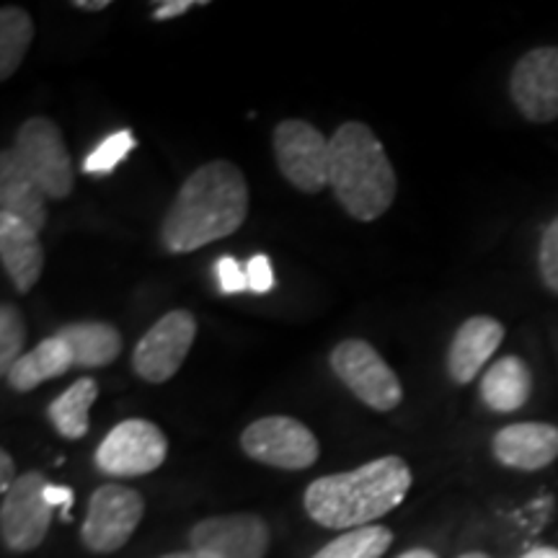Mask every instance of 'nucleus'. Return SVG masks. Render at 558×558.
Instances as JSON below:
<instances>
[{"label": "nucleus", "mask_w": 558, "mask_h": 558, "mask_svg": "<svg viewBox=\"0 0 558 558\" xmlns=\"http://www.w3.org/2000/svg\"><path fill=\"white\" fill-rule=\"evenodd\" d=\"M0 262L19 295L32 292L45 269V248L37 230L3 213H0Z\"/></svg>", "instance_id": "nucleus-16"}, {"label": "nucleus", "mask_w": 558, "mask_h": 558, "mask_svg": "<svg viewBox=\"0 0 558 558\" xmlns=\"http://www.w3.org/2000/svg\"><path fill=\"white\" fill-rule=\"evenodd\" d=\"M530 390H533L530 369L514 354L494 362L486 369L484 378H481V401L486 403V409L497 411V414H512V411L525 407Z\"/></svg>", "instance_id": "nucleus-18"}, {"label": "nucleus", "mask_w": 558, "mask_h": 558, "mask_svg": "<svg viewBox=\"0 0 558 558\" xmlns=\"http://www.w3.org/2000/svg\"><path fill=\"white\" fill-rule=\"evenodd\" d=\"M197 339V318L190 311H171L160 316L132 352V369L145 383H169L184 365Z\"/></svg>", "instance_id": "nucleus-11"}, {"label": "nucleus", "mask_w": 558, "mask_h": 558, "mask_svg": "<svg viewBox=\"0 0 558 558\" xmlns=\"http://www.w3.org/2000/svg\"><path fill=\"white\" fill-rule=\"evenodd\" d=\"M458 558H492L488 554H484V550H469V554L458 556Z\"/></svg>", "instance_id": "nucleus-36"}, {"label": "nucleus", "mask_w": 558, "mask_h": 558, "mask_svg": "<svg viewBox=\"0 0 558 558\" xmlns=\"http://www.w3.org/2000/svg\"><path fill=\"white\" fill-rule=\"evenodd\" d=\"M50 481L45 473L29 471L19 476L0 505V538L11 554H29L45 543L52 525V501L47 497Z\"/></svg>", "instance_id": "nucleus-6"}, {"label": "nucleus", "mask_w": 558, "mask_h": 558, "mask_svg": "<svg viewBox=\"0 0 558 558\" xmlns=\"http://www.w3.org/2000/svg\"><path fill=\"white\" fill-rule=\"evenodd\" d=\"M0 213L26 222L37 233L47 226L45 192L19 169L11 150H3L0 156Z\"/></svg>", "instance_id": "nucleus-17"}, {"label": "nucleus", "mask_w": 558, "mask_h": 558, "mask_svg": "<svg viewBox=\"0 0 558 558\" xmlns=\"http://www.w3.org/2000/svg\"><path fill=\"white\" fill-rule=\"evenodd\" d=\"M241 450L256 463L279 471H305L320 456L318 437L292 416H264L241 435Z\"/></svg>", "instance_id": "nucleus-9"}, {"label": "nucleus", "mask_w": 558, "mask_h": 558, "mask_svg": "<svg viewBox=\"0 0 558 558\" xmlns=\"http://www.w3.org/2000/svg\"><path fill=\"white\" fill-rule=\"evenodd\" d=\"M75 9L78 11H88V13H94V11H104V9H109V0H75Z\"/></svg>", "instance_id": "nucleus-32"}, {"label": "nucleus", "mask_w": 558, "mask_h": 558, "mask_svg": "<svg viewBox=\"0 0 558 558\" xmlns=\"http://www.w3.org/2000/svg\"><path fill=\"white\" fill-rule=\"evenodd\" d=\"M58 337L73 352L75 367H107L122 354V333L104 320H75L62 326Z\"/></svg>", "instance_id": "nucleus-20"}, {"label": "nucleus", "mask_w": 558, "mask_h": 558, "mask_svg": "<svg viewBox=\"0 0 558 558\" xmlns=\"http://www.w3.org/2000/svg\"><path fill=\"white\" fill-rule=\"evenodd\" d=\"M47 497H50L52 507L54 509H62V518H70V507H73V492H70L68 486H58V484H50V488H47Z\"/></svg>", "instance_id": "nucleus-30"}, {"label": "nucleus", "mask_w": 558, "mask_h": 558, "mask_svg": "<svg viewBox=\"0 0 558 558\" xmlns=\"http://www.w3.org/2000/svg\"><path fill=\"white\" fill-rule=\"evenodd\" d=\"M215 271H218L222 295H239V292L248 290L246 267H241L239 259H233V256H220Z\"/></svg>", "instance_id": "nucleus-27"}, {"label": "nucleus", "mask_w": 558, "mask_h": 558, "mask_svg": "<svg viewBox=\"0 0 558 558\" xmlns=\"http://www.w3.org/2000/svg\"><path fill=\"white\" fill-rule=\"evenodd\" d=\"M390 543H393L390 527L367 525L341 533L339 538H333L324 548L316 550L313 558H383Z\"/></svg>", "instance_id": "nucleus-23"}, {"label": "nucleus", "mask_w": 558, "mask_h": 558, "mask_svg": "<svg viewBox=\"0 0 558 558\" xmlns=\"http://www.w3.org/2000/svg\"><path fill=\"white\" fill-rule=\"evenodd\" d=\"M411 469L399 456L369 460L365 465L320 476L305 488V512L320 527L357 530L403 505L411 488Z\"/></svg>", "instance_id": "nucleus-2"}, {"label": "nucleus", "mask_w": 558, "mask_h": 558, "mask_svg": "<svg viewBox=\"0 0 558 558\" xmlns=\"http://www.w3.org/2000/svg\"><path fill=\"white\" fill-rule=\"evenodd\" d=\"M26 344V324L16 305H0V373H11V367L24 357Z\"/></svg>", "instance_id": "nucleus-25"}, {"label": "nucleus", "mask_w": 558, "mask_h": 558, "mask_svg": "<svg viewBox=\"0 0 558 558\" xmlns=\"http://www.w3.org/2000/svg\"><path fill=\"white\" fill-rule=\"evenodd\" d=\"M11 158L45 192L47 199H65L75 186L73 163L65 137L47 117H32L21 124L11 145Z\"/></svg>", "instance_id": "nucleus-4"}, {"label": "nucleus", "mask_w": 558, "mask_h": 558, "mask_svg": "<svg viewBox=\"0 0 558 558\" xmlns=\"http://www.w3.org/2000/svg\"><path fill=\"white\" fill-rule=\"evenodd\" d=\"M169 456V439L148 418H124L101 439L96 469L114 478H137L158 471Z\"/></svg>", "instance_id": "nucleus-10"}, {"label": "nucleus", "mask_w": 558, "mask_h": 558, "mask_svg": "<svg viewBox=\"0 0 558 558\" xmlns=\"http://www.w3.org/2000/svg\"><path fill=\"white\" fill-rule=\"evenodd\" d=\"M160 558H207V556L197 554V550H173V554H166Z\"/></svg>", "instance_id": "nucleus-35"}, {"label": "nucleus", "mask_w": 558, "mask_h": 558, "mask_svg": "<svg viewBox=\"0 0 558 558\" xmlns=\"http://www.w3.org/2000/svg\"><path fill=\"white\" fill-rule=\"evenodd\" d=\"M194 5H207V3H197V0H163V3H158L156 11H153V19L169 21V19L184 16V13H190Z\"/></svg>", "instance_id": "nucleus-29"}, {"label": "nucleus", "mask_w": 558, "mask_h": 558, "mask_svg": "<svg viewBox=\"0 0 558 558\" xmlns=\"http://www.w3.org/2000/svg\"><path fill=\"white\" fill-rule=\"evenodd\" d=\"M492 452L505 469L543 471L558 458V427L548 422L507 424L494 435Z\"/></svg>", "instance_id": "nucleus-14"}, {"label": "nucleus", "mask_w": 558, "mask_h": 558, "mask_svg": "<svg viewBox=\"0 0 558 558\" xmlns=\"http://www.w3.org/2000/svg\"><path fill=\"white\" fill-rule=\"evenodd\" d=\"M399 558H439V556L429 548H411V550H407V554H401Z\"/></svg>", "instance_id": "nucleus-34"}, {"label": "nucleus", "mask_w": 558, "mask_h": 558, "mask_svg": "<svg viewBox=\"0 0 558 558\" xmlns=\"http://www.w3.org/2000/svg\"><path fill=\"white\" fill-rule=\"evenodd\" d=\"M19 476H16V463H13L11 452L3 450L0 452V492H9V488L16 484Z\"/></svg>", "instance_id": "nucleus-31"}, {"label": "nucleus", "mask_w": 558, "mask_h": 558, "mask_svg": "<svg viewBox=\"0 0 558 558\" xmlns=\"http://www.w3.org/2000/svg\"><path fill=\"white\" fill-rule=\"evenodd\" d=\"M246 279H248V290L256 292V295H264V292L275 288V271H271L269 256L264 254L251 256L246 264Z\"/></svg>", "instance_id": "nucleus-28"}, {"label": "nucleus", "mask_w": 558, "mask_h": 558, "mask_svg": "<svg viewBox=\"0 0 558 558\" xmlns=\"http://www.w3.org/2000/svg\"><path fill=\"white\" fill-rule=\"evenodd\" d=\"M135 145L137 140L130 130L111 132L109 137H104L101 143L88 153L86 160H83V171L90 173V177H107V173L114 171L117 166L130 156Z\"/></svg>", "instance_id": "nucleus-24"}, {"label": "nucleus", "mask_w": 558, "mask_h": 558, "mask_svg": "<svg viewBox=\"0 0 558 558\" xmlns=\"http://www.w3.org/2000/svg\"><path fill=\"white\" fill-rule=\"evenodd\" d=\"M538 267H541L543 284L558 295V218L550 220L546 230H543L541 251H538Z\"/></svg>", "instance_id": "nucleus-26"}, {"label": "nucleus", "mask_w": 558, "mask_h": 558, "mask_svg": "<svg viewBox=\"0 0 558 558\" xmlns=\"http://www.w3.org/2000/svg\"><path fill=\"white\" fill-rule=\"evenodd\" d=\"M329 186L341 207L360 222L383 218L399 192L386 148L365 122H344L331 135Z\"/></svg>", "instance_id": "nucleus-3"}, {"label": "nucleus", "mask_w": 558, "mask_h": 558, "mask_svg": "<svg viewBox=\"0 0 558 558\" xmlns=\"http://www.w3.org/2000/svg\"><path fill=\"white\" fill-rule=\"evenodd\" d=\"M99 399V383L94 378H78L73 386L62 390L47 409L52 427L65 439H81L88 435V411Z\"/></svg>", "instance_id": "nucleus-21"}, {"label": "nucleus", "mask_w": 558, "mask_h": 558, "mask_svg": "<svg viewBox=\"0 0 558 558\" xmlns=\"http://www.w3.org/2000/svg\"><path fill=\"white\" fill-rule=\"evenodd\" d=\"M145 514V499L135 488L104 484L90 494L81 541L90 554H117L130 543Z\"/></svg>", "instance_id": "nucleus-7"}, {"label": "nucleus", "mask_w": 558, "mask_h": 558, "mask_svg": "<svg viewBox=\"0 0 558 558\" xmlns=\"http://www.w3.org/2000/svg\"><path fill=\"white\" fill-rule=\"evenodd\" d=\"M333 375L373 411H393L403 401L399 375L365 339H344L331 349Z\"/></svg>", "instance_id": "nucleus-5"}, {"label": "nucleus", "mask_w": 558, "mask_h": 558, "mask_svg": "<svg viewBox=\"0 0 558 558\" xmlns=\"http://www.w3.org/2000/svg\"><path fill=\"white\" fill-rule=\"evenodd\" d=\"M501 341H505L501 320L492 316H471L469 320H463L448 349V375L452 383L469 386V383L476 380Z\"/></svg>", "instance_id": "nucleus-15"}, {"label": "nucleus", "mask_w": 558, "mask_h": 558, "mask_svg": "<svg viewBox=\"0 0 558 558\" xmlns=\"http://www.w3.org/2000/svg\"><path fill=\"white\" fill-rule=\"evenodd\" d=\"M271 543L267 520L254 512L215 514L199 520L190 533V546L207 558H264Z\"/></svg>", "instance_id": "nucleus-12"}, {"label": "nucleus", "mask_w": 558, "mask_h": 558, "mask_svg": "<svg viewBox=\"0 0 558 558\" xmlns=\"http://www.w3.org/2000/svg\"><path fill=\"white\" fill-rule=\"evenodd\" d=\"M246 215L248 184L243 171L230 160H209L181 184L160 222V243L171 254H192L233 235Z\"/></svg>", "instance_id": "nucleus-1"}, {"label": "nucleus", "mask_w": 558, "mask_h": 558, "mask_svg": "<svg viewBox=\"0 0 558 558\" xmlns=\"http://www.w3.org/2000/svg\"><path fill=\"white\" fill-rule=\"evenodd\" d=\"M509 96L527 122L558 120V47H535L514 62Z\"/></svg>", "instance_id": "nucleus-13"}, {"label": "nucleus", "mask_w": 558, "mask_h": 558, "mask_svg": "<svg viewBox=\"0 0 558 558\" xmlns=\"http://www.w3.org/2000/svg\"><path fill=\"white\" fill-rule=\"evenodd\" d=\"M70 367H75L73 352H70L65 341L54 333V337L41 339L37 347L29 349V352L11 367V373L5 375V383H9L13 390H19V393H29V390L39 388L41 383L65 375Z\"/></svg>", "instance_id": "nucleus-19"}, {"label": "nucleus", "mask_w": 558, "mask_h": 558, "mask_svg": "<svg viewBox=\"0 0 558 558\" xmlns=\"http://www.w3.org/2000/svg\"><path fill=\"white\" fill-rule=\"evenodd\" d=\"M34 41V21L19 5H5L0 11V78L9 81L26 58Z\"/></svg>", "instance_id": "nucleus-22"}, {"label": "nucleus", "mask_w": 558, "mask_h": 558, "mask_svg": "<svg viewBox=\"0 0 558 558\" xmlns=\"http://www.w3.org/2000/svg\"><path fill=\"white\" fill-rule=\"evenodd\" d=\"M520 558H558V548H554V546H541V548L527 550V554L520 556Z\"/></svg>", "instance_id": "nucleus-33"}, {"label": "nucleus", "mask_w": 558, "mask_h": 558, "mask_svg": "<svg viewBox=\"0 0 558 558\" xmlns=\"http://www.w3.org/2000/svg\"><path fill=\"white\" fill-rule=\"evenodd\" d=\"M271 150L279 173L305 194H318L329 186L331 137L305 120H284L271 135Z\"/></svg>", "instance_id": "nucleus-8"}]
</instances>
